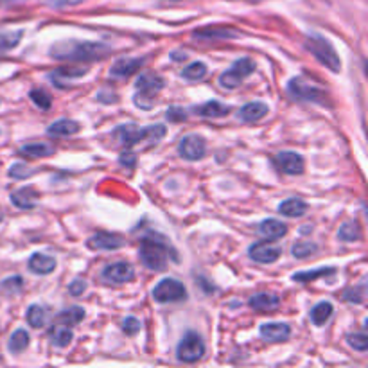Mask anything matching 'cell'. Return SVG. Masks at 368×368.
Segmentation results:
<instances>
[{
  "label": "cell",
  "instance_id": "1",
  "mask_svg": "<svg viewBox=\"0 0 368 368\" xmlns=\"http://www.w3.org/2000/svg\"><path fill=\"white\" fill-rule=\"evenodd\" d=\"M110 54V47L93 41H60L51 49V56L61 61H96Z\"/></svg>",
  "mask_w": 368,
  "mask_h": 368
},
{
  "label": "cell",
  "instance_id": "2",
  "mask_svg": "<svg viewBox=\"0 0 368 368\" xmlns=\"http://www.w3.org/2000/svg\"><path fill=\"white\" fill-rule=\"evenodd\" d=\"M169 244L166 239L158 234H150L142 239L140 243V259L150 270L164 271L167 268V255H169Z\"/></svg>",
  "mask_w": 368,
  "mask_h": 368
},
{
  "label": "cell",
  "instance_id": "3",
  "mask_svg": "<svg viewBox=\"0 0 368 368\" xmlns=\"http://www.w3.org/2000/svg\"><path fill=\"white\" fill-rule=\"evenodd\" d=\"M166 126L164 124H153L147 128H137L133 124H124L121 128L114 131V137L117 138L121 144H124L126 147H131L135 144H138L140 140H162L166 135Z\"/></svg>",
  "mask_w": 368,
  "mask_h": 368
},
{
  "label": "cell",
  "instance_id": "4",
  "mask_svg": "<svg viewBox=\"0 0 368 368\" xmlns=\"http://www.w3.org/2000/svg\"><path fill=\"white\" fill-rule=\"evenodd\" d=\"M305 49H308L309 53H313V56H315L322 65L327 67L331 72L338 74L341 70L340 56L336 54L334 47H332L325 38L313 34V37H309L308 41H305Z\"/></svg>",
  "mask_w": 368,
  "mask_h": 368
},
{
  "label": "cell",
  "instance_id": "5",
  "mask_svg": "<svg viewBox=\"0 0 368 368\" xmlns=\"http://www.w3.org/2000/svg\"><path fill=\"white\" fill-rule=\"evenodd\" d=\"M254 70H255L254 61H251L250 58H243V60L235 61L234 65H232V69L227 70V72L219 77V85L227 90L237 88V86L243 83L244 77L250 76Z\"/></svg>",
  "mask_w": 368,
  "mask_h": 368
},
{
  "label": "cell",
  "instance_id": "6",
  "mask_svg": "<svg viewBox=\"0 0 368 368\" xmlns=\"http://www.w3.org/2000/svg\"><path fill=\"white\" fill-rule=\"evenodd\" d=\"M205 354V343L196 332L189 331L182 338V343L178 345V360L183 363H196Z\"/></svg>",
  "mask_w": 368,
  "mask_h": 368
},
{
  "label": "cell",
  "instance_id": "7",
  "mask_svg": "<svg viewBox=\"0 0 368 368\" xmlns=\"http://www.w3.org/2000/svg\"><path fill=\"white\" fill-rule=\"evenodd\" d=\"M185 296V286H183L182 282H178L176 279L160 280L153 289V298L160 303L178 302V300H183Z\"/></svg>",
  "mask_w": 368,
  "mask_h": 368
},
{
  "label": "cell",
  "instance_id": "8",
  "mask_svg": "<svg viewBox=\"0 0 368 368\" xmlns=\"http://www.w3.org/2000/svg\"><path fill=\"white\" fill-rule=\"evenodd\" d=\"M287 92L291 93L293 98L298 101L308 103H325V92L316 88V86L308 85V83L300 79V77H293L289 85H287Z\"/></svg>",
  "mask_w": 368,
  "mask_h": 368
},
{
  "label": "cell",
  "instance_id": "9",
  "mask_svg": "<svg viewBox=\"0 0 368 368\" xmlns=\"http://www.w3.org/2000/svg\"><path fill=\"white\" fill-rule=\"evenodd\" d=\"M180 157L185 158V160H202L206 153V144L199 135H187V137L182 138L178 146Z\"/></svg>",
  "mask_w": 368,
  "mask_h": 368
},
{
  "label": "cell",
  "instance_id": "10",
  "mask_svg": "<svg viewBox=\"0 0 368 368\" xmlns=\"http://www.w3.org/2000/svg\"><path fill=\"white\" fill-rule=\"evenodd\" d=\"M135 86H137V90H138L137 96L151 99V98H155L157 93L162 92L164 86H166V81H164L160 76H157V74L146 72V74H142V76H138Z\"/></svg>",
  "mask_w": 368,
  "mask_h": 368
},
{
  "label": "cell",
  "instance_id": "11",
  "mask_svg": "<svg viewBox=\"0 0 368 368\" xmlns=\"http://www.w3.org/2000/svg\"><path fill=\"white\" fill-rule=\"evenodd\" d=\"M275 164L286 174H302L303 167H305L303 157L295 153V151H280V153H277Z\"/></svg>",
  "mask_w": 368,
  "mask_h": 368
},
{
  "label": "cell",
  "instance_id": "12",
  "mask_svg": "<svg viewBox=\"0 0 368 368\" xmlns=\"http://www.w3.org/2000/svg\"><path fill=\"white\" fill-rule=\"evenodd\" d=\"M103 277H105L108 282L124 284V282H130V280L135 279V270H133V266L128 263H114L105 268V271H103Z\"/></svg>",
  "mask_w": 368,
  "mask_h": 368
},
{
  "label": "cell",
  "instance_id": "13",
  "mask_svg": "<svg viewBox=\"0 0 368 368\" xmlns=\"http://www.w3.org/2000/svg\"><path fill=\"white\" fill-rule=\"evenodd\" d=\"M88 247L93 250H119L124 247V239L112 232H98L88 239Z\"/></svg>",
  "mask_w": 368,
  "mask_h": 368
},
{
  "label": "cell",
  "instance_id": "14",
  "mask_svg": "<svg viewBox=\"0 0 368 368\" xmlns=\"http://www.w3.org/2000/svg\"><path fill=\"white\" fill-rule=\"evenodd\" d=\"M261 336L266 341L279 343V341H286L291 336V327L282 322H268V324L261 325Z\"/></svg>",
  "mask_w": 368,
  "mask_h": 368
},
{
  "label": "cell",
  "instance_id": "15",
  "mask_svg": "<svg viewBox=\"0 0 368 368\" xmlns=\"http://www.w3.org/2000/svg\"><path fill=\"white\" fill-rule=\"evenodd\" d=\"M250 257L255 263L271 264L280 257V248L270 243H255L250 248Z\"/></svg>",
  "mask_w": 368,
  "mask_h": 368
},
{
  "label": "cell",
  "instance_id": "16",
  "mask_svg": "<svg viewBox=\"0 0 368 368\" xmlns=\"http://www.w3.org/2000/svg\"><path fill=\"white\" fill-rule=\"evenodd\" d=\"M280 305V298L271 293H259L250 298V308L257 313H273Z\"/></svg>",
  "mask_w": 368,
  "mask_h": 368
},
{
  "label": "cell",
  "instance_id": "17",
  "mask_svg": "<svg viewBox=\"0 0 368 368\" xmlns=\"http://www.w3.org/2000/svg\"><path fill=\"white\" fill-rule=\"evenodd\" d=\"M268 110H270L268 108V105H264V103L261 101L248 103V105H244L243 108L239 110L237 119L241 122H257L268 114Z\"/></svg>",
  "mask_w": 368,
  "mask_h": 368
},
{
  "label": "cell",
  "instance_id": "18",
  "mask_svg": "<svg viewBox=\"0 0 368 368\" xmlns=\"http://www.w3.org/2000/svg\"><path fill=\"white\" fill-rule=\"evenodd\" d=\"M140 65L142 60H130V58L119 60L117 63L112 67V70H110V77H112V79H126V77L133 76Z\"/></svg>",
  "mask_w": 368,
  "mask_h": 368
},
{
  "label": "cell",
  "instance_id": "19",
  "mask_svg": "<svg viewBox=\"0 0 368 368\" xmlns=\"http://www.w3.org/2000/svg\"><path fill=\"white\" fill-rule=\"evenodd\" d=\"M81 130V124L72 119H60V121L53 122V124L47 128V133L51 137H70V135H76L77 131Z\"/></svg>",
  "mask_w": 368,
  "mask_h": 368
},
{
  "label": "cell",
  "instance_id": "20",
  "mask_svg": "<svg viewBox=\"0 0 368 368\" xmlns=\"http://www.w3.org/2000/svg\"><path fill=\"white\" fill-rule=\"evenodd\" d=\"M54 268H56V261L51 255L45 254H34L31 259H29V270L37 273V275H49L53 273Z\"/></svg>",
  "mask_w": 368,
  "mask_h": 368
},
{
  "label": "cell",
  "instance_id": "21",
  "mask_svg": "<svg viewBox=\"0 0 368 368\" xmlns=\"http://www.w3.org/2000/svg\"><path fill=\"white\" fill-rule=\"evenodd\" d=\"M308 203L300 198H289L279 205V212L287 216V218H300V216H303L308 212Z\"/></svg>",
  "mask_w": 368,
  "mask_h": 368
},
{
  "label": "cell",
  "instance_id": "22",
  "mask_svg": "<svg viewBox=\"0 0 368 368\" xmlns=\"http://www.w3.org/2000/svg\"><path fill=\"white\" fill-rule=\"evenodd\" d=\"M259 230L261 234H263L266 239H270V241H275V239L284 237V235L287 234L286 225L277 221V219H266V221H263L261 223Z\"/></svg>",
  "mask_w": 368,
  "mask_h": 368
},
{
  "label": "cell",
  "instance_id": "23",
  "mask_svg": "<svg viewBox=\"0 0 368 368\" xmlns=\"http://www.w3.org/2000/svg\"><path fill=\"white\" fill-rule=\"evenodd\" d=\"M11 199L18 209H24V211H29V209L37 206V192L31 187H24V189L13 192Z\"/></svg>",
  "mask_w": 368,
  "mask_h": 368
},
{
  "label": "cell",
  "instance_id": "24",
  "mask_svg": "<svg viewBox=\"0 0 368 368\" xmlns=\"http://www.w3.org/2000/svg\"><path fill=\"white\" fill-rule=\"evenodd\" d=\"M195 37L198 40H232V38L237 37L235 31L225 27H214V29H202V31H196Z\"/></svg>",
  "mask_w": 368,
  "mask_h": 368
},
{
  "label": "cell",
  "instance_id": "25",
  "mask_svg": "<svg viewBox=\"0 0 368 368\" xmlns=\"http://www.w3.org/2000/svg\"><path fill=\"white\" fill-rule=\"evenodd\" d=\"M195 112H198L202 117L218 119V117H225V115L230 112V108L225 105H221V103H218V101H209V103H205V105L198 106Z\"/></svg>",
  "mask_w": 368,
  "mask_h": 368
},
{
  "label": "cell",
  "instance_id": "26",
  "mask_svg": "<svg viewBox=\"0 0 368 368\" xmlns=\"http://www.w3.org/2000/svg\"><path fill=\"white\" fill-rule=\"evenodd\" d=\"M88 72V69H79V67H67V69H60L54 74H51V79L54 81V85L60 86L61 81H70V79H77V77L85 76Z\"/></svg>",
  "mask_w": 368,
  "mask_h": 368
},
{
  "label": "cell",
  "instance_id": "27",
  "mask_svg": "<svg viewBox=\"0 0 368 368\" xmlns=\"http://www.w3.org/2000/svg\"><path fill=\"white\" fill-rule=\"evenodd\" d=\"M83 318H85V309L70 308V309H67V311L60 313L56 318V322L60 325H65V327H74V325L79 324Z\"/></svg>",
  "mask_w": 368,
  "mask_h": 368
},
{
  "label": "cell",
  "instance_id": "28",
  "mask_svg": "<svg viewBox=\"0 0 368 368\" xmlns=\"http://www.w3.org/2000/svg\"><path fill=\"white\" fill-rule=\"evenodd\" d=\"M27 345H29L27 331H24V329H17V331L11 334V338H9L8 348L11 354H20L24 348H27Z\"/></svg>",
  "mask_w": 368,
  "mask_h": 368
},
{
  "label": "cell",
  "instance_id": "29",
  "mask_svg": "<svg viewBox=\"0 0 368 368\" xmlns=\"http://www.w3.org/2000/svg\"><path fill=\"white\" fill-rule=\"evenodd\" d=\"M332 311H334V308H332L331 302H320L318 305H315L311 311L313 324L318 325V327L320 325H324L325 322L332 316Z\"/></svg>",
  "mask_w": 368,
  "mask_h": 368
},
{
  "label": "cell",
  "instance_id": "30",
  "mask_svg": "<svg viewBox=\"0 0 368 368\" xmlns=\"http://www.w3.org/2000/svg\"><path fill=\"white\" fill-rule=\"evenodd\" d=\"M53 153L54 150L53 146H49V144H27V146L20 147V155L31 158H45V157H51Z\"/></svg>",
  "mask_w": 368,
  "mask_h": 368
},
{
  "label": "cell",
  "instance_id": "31",
  "mask_svg": "<svg viewBox=\"0 0 368 368\" xmlns=\"http://www.w3.org/2000/svg\"><path fill=\"white\" fill-rule=\"evenodd\" d=\"M22 31H0V53L15 49L20 44Z\"/></svg>",
  "mask_w": 368,
  "mask_h": 368
},
{
  "label": "cell",
  "instance_id": "32",
  "mask_svg": "<svg viewBox=\"0 0 368 368\" xmlns=\"http://www.w3.org/2000/svg\"><path fill=\"white\" fill-rule=\"evenodd\" d=\"M361 235H363L361 234V227L356 221L345 223L343 227L340 228V232H338V237H340L341 241H345V243H354V241H360Z\"/></svg>",
  "mask_w": 368,
  "mask_h": 368
},
{
  "label": "cell",
  "instance_id": "33",
  "mask_svg": "<svg viewBox=\"0 0 368 368\" xmlns=\"http://www.w3.org/2000/svg\"><path fill=\"white\" fill-rule=\"evenodd\" d=\"M51 338H53V345L54 347H67V345L72 341L74 334L70 329H67L65 325H60L58 324L56 327H54V331L51 332Z\"/></svg>",
  "mask_w": 368,
  "mask_h": 368
},
{
  "label": "cell",
  "instance_id": "34",
  "mask_svg": "<svg viewBox=\"0 0 368 368\" xmlns=\"http://www.w3.org/2000/svg\"><path fill=\"white\" fill-rule=\"evenodd\" d=\"M182 76L189 81H198L206 76V65L203 61H196V63H190L189 67H185L182 72Z\"/></svg>",
  "mask_w": 368,
  "mask_h": 368
},
{
  "label": "cell",
  "instance_id": "35",
  "mask_svg": "<svg viewBox=\"0 0 368 368\" xmlns=\"http://www.w3.org/2000/svg\"><path fill=\"white\" fill-rule=\"evenodd\" d=\"M336 270L334 268H318L315 271H305V273H296L293 275V279L298 280V282H311V280L318 279V277H325V275H334Z\"/></svg>",
  "mask_w": 368,
  "mask_h": 368
},
{
  "label": "cell",
  "instance_id": "36",
  "mask_svg": "<svg viewBox=\"0 0 368 368\" xmlns=\"http://www.w3.org/2000/svg\"><path fill=\"white\" fill-rule=\"evenodd\" d=\"M45 320H47V315H45L44 308H40V305H31V308H29L27 322L31 327H34V329L44 327Z\"/></svg>",
  "mask_w": 368,
  "mask_h": 368
},
{
  "label": "cell",
  "instance_id": "37",
  "mask_svg": "<svg viewBox=\"0 0 368 368\" xmlns=\"http://www.w3.org/2000/svg\"><path fill=\"white\" fill-rule=\"evenodd\" d=\"M316 250H318V247L313 243H296L295 247L291 248V254L293 257H296V259H305V257L315 254Z\"/></svg>",
  "mask_w": 368,
  "mask_h": 368
},
{
  "label": "cell",
  "instance_id": "38",
  "mask_svg": "<svg viewBox=\"0 0 368 368\" xmlns=\"http://www.w3.org/2000/svg\"><path fill=\"white\" fill-rule=\"evenodd\" d=\"M347 343L350 345L354 350L364 352L368 348V338L364 332H357V334H347Z\"/></svg>",
  "mask_w": 368,
  "mask_h": 368
},
{
  "label": "cell",
  "instance_id": "39",
  "mask_svg": "<svg viewBox=\"0 0 368 368\" xmlns=\"http://www.w3.org/2000/svg\"><path fill=\"white\" fill-rule=\"evenodd\" d=\"M22 287H24V280L20 277H9L2 282L0 289L4 293H9V295H15V293H20Z\"/></svg>",
  "mask_w": 368,
  "mask_h": 368
},
{
  "label": "cell",
  "instance_id": "40",
  "mask_svg": "<svg viewBox=\"0 0 368 368\" xmlns=\"http://www.w3.org/2000/svg\"><path fill=\"white\" fill-rule=\"evenodd\" d=\"M34 173H37V171H34L33 167L25 166V164H15V166L9 169V176L17 180H25L29 178V176H33Z\"/></svg>",
  "mask_w": 368,
  "mask_h": 368
},
{
  "label": "cell",
  "instance_id": "41",
  "mask_svg": "<svg viewBox=\"0 0 368 368\" xmlns=\"http://www.w3.org/2000/svg\"><path fill=\"white\" fill-rule=\"evenodd\" d=\"M31 99H33L34 105L40 106L41 110H49L51 108V98L47 96V93L44 92V90H31Z\"/></svg>",
  "mask_w": 368,
  "mask_h": 368
},
{
  "label": "cell",
  "instance_id": "42",
  "mask_svg": "<svg viewBox=\"0 0 368 368\" xmlns=\"http://www.w3.org/2000/svg\"><path fill=\"white\" fill-rule=\"evenodd\" d=\"M122 331H124L128 336H135L138 331H140V322H138L135 316H128V318L122 322Z\"/></svg>",
  "mask_w": 368,
  "mask_h": 368
},
{
  "label": "cell",
  "instance_id": "43",
  "mask_svg": "<svg viewBox=\"0 0 368 368\" xmlns=\"http://www.w3.org/2000/svg\"><path fill=\"white\" fill-rule=\"evenodd\" d=\"M363 296H364V286L354 287V289H347V291H345V300H348V302L361 303L363 302Z\"/></svg>",
  "mask_w": 368,
  "mask_h": 368
},
{
  "label": "cell",
  "instance_id": "44",
  "mask_svg": "<svg viewBox=\"0 0 368 368\" xmlns=\"http://www.w3.org/2000/svg\"><path fill=\"white\" fill-rule=\"evenodd\" d=\"M167 119H169L171 122H180V121H185L187 114L182 108H169L167 110Z\"/></svg>",
  "mask_w": 368,
  "mask_h": 368
},
{
  "label": "cell",
  "instance_id": "45",
  "mask_svg": "<svg viewBox=\"0 0 368 368\" xmlns=\"http://www.w3.org/2000/svg\"><path fill=\"white\" fill-rule=\"evenodd\" d=\"M86 289V282L85 280H74L72 284H70V287H69V291H70V295H74V296H79L81 295L83 291H85Z\"/></svg>",
  "mask_w": 368,
  "mask_h": 368
},
{
  "label": "cell",
  "instance_id": "46",
  "mask_svg": "<svg viewBox=\"0 0 368 368\" xmlns=\"http://www.w3.org/2000/svg\"><path fill=\"white\" fill-rule=\"evenodd\" d=\"M54 8H70V6H79L85 0H47Z\"/></svg>",
  "mask_w": 368,
  "mask_h": 368
},
{
  "label": "cell",
  "instance_id": "47",
  "mask_svg": "<svg viewBox=\"0 0 368 368\" xmlns=\"http://www.w3.org/2000/svg\"><path fill=\"white\" fill-rule=\"evenodd\" d=\"M119 160H121L122 166H126V167H133L135 164H137V158H135V155L130 153V151H126V153H122Z\"/></svg>",
  "mask_w": 368,
  "mask_h": 368
},
{
  "label": "cell",
  "instance_id": "48",
  "mask_svg": "<svg viewBox=\"0 0 368 368\" xmlns=\"http://www.w3.org/2000/svg\"><path fill=\"white\" fill-rule=\"evenodd\" d=\"M173 60H185V54H173Z\"/></svg>",
  "mask_w": 368,
  "mask_h": 368
},
{
  "label": "cell",
  "instance_id": "49",
  "mask_svg": "<svg viewBox=\"0 0 368 368\" xmlns=\"http://www.w3.org/2000/svg\"><path fill=\"white\" fill-rule=\"evenodd\" d=\"M0 2H15V0H0Z\"/></svg>",
  "mask_w": 368,
  "mask_h": 368
},
{
  "label": "cell",
  "instance_id": "50",
  "mask_svg": "<svg viewBox=\"0 0 368 368\" xmlns=\"http://www.w3.org/2000/svg\"><path fill=\"white\" fill-rule=\"evenodd\" d=\"M0 221H2V214H0Z\"/></svg>",
  "mask_w": 368,
  "mask_h": 368
},
{
  "label": "cell",
  "instance_id": "51",
  "mask_svg": "<svg viewBox=\"0 0 368 368\" xmlns=\"http://www.w3.org/2000/svg\"><path fill=\"white\" fill-rule=\"evenodd\" d=\"M173 2H176V0H173Z\"/></svg>",
  "mask_w": 368,
  "mask_h": 368
}]
</instances>
